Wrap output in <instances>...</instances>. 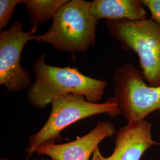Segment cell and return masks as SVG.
Masks as SVG:
<instances>
[{
    "mask_svg": "<svg viewBox=\"0 0 160 160\" xmlns=\"http://www.w3.org/2000/svg\"><path fill=\"white\" fill-rule=\"evenodd\" d=\"M68 0H22L32 23L30 32L34 34L40 25L55 16Z\"/></svg>",
    "mask_w": 160,
    "mask_h": 160,
    "instance_id": "cell-10",
    "label": "cell"
},
{
    "mask_svg": "<svg viewBox=\"0 0 160 160\" xmlns=\"http://www.w3.org/2000/svg\"><path fill=\"white\" fill-rule=\"evenodd\" d=\"M152 125L146 119L128 123L116 132L115 146L108 160H140L149 148L159 143L151 135Z\"/></svg>",
    "mask_w": 160,
    "mask_h": 160,
    "instance_id": "cell-8",
    "label": "cell"
},
{
    "mask_svg": "<svg viewBox=\"0 0 160 160\" xmlns=\"http://www.w3.org/2000/svg\"><path fill=\"white\" fill-rule=\"evenodd\" d=\"M115 133L112 123L100 121L85 135L67 143L41 146L36 153L39 156L46 155L52 160H89L100 142Z\"/></svg>",
    "mask_w": 160,
    "mask_h": 160,
    "instance_id": "cell-7",
    "label": "cell"
},
{
    "mask_svg": "<svg viewBox=\"0 0 160 160\" xmlns=\"http://www.w3.org/2000/svg\"><path fill=\"white\" fill-rule=\"evenodd\" d=\"M42 54L33 65L35 81L27 94L30 103L44 109L58 97L69 94L81 95L92 103H100L104 95L107 82L82 74L76 68L48 65Z\"/></svg>",
    "mask_w": 160,
    "mask_h": 160,
    "instance_id": "cell-1",
    "label": "cell"
},
{
    "mask_svg": "<svg viewBox=\"0 0 160 160\" xmlns=\"http://www.w3.org/2000/svg\"><path fill=\"white\" fill-rule=\"evenodd\" d=\"M22 0H1L0 1V30L7 27L16 7Z\"/></svg>",
    "mask_w": 160,
    "mask_h": 160,
    "instance_id": "cell-11",
    "label": "cell"
},
{
    "mask_svg": "<svg viewBox=\"0 0 160 160\" xmlns=\"http://www.w3.org/2000/svg\"><path fill=\"white\" fill-rule=\"evenodd\" d=\"M114 99L128 123L145 119L154 112L160 116V87L149 86L141 69L124 64L113 78Z\"/></svg>",
    "mask_w": 160,
    "mask_h": 160,
    "instance_id": "cell-5",
    "label": "cell"
},
{
    "mask_svg": "<svg viewBox=\"0 0 160 160\" xmlns=\"http://www.w3.org/2000/svg\"><path fill=\"white\" fill-rule=\"evenodd\" d=\"M91 160H108V157H105L102 154L99 147H97V148L95 149L92 154Z\"/></svg>",
    "mask_w": 160,
    "mask_h": 160,
    "instance_id": "cell-13",
    "label": "cell"
},
{
    "mask_svg": "<svg viewBox=\"0 0 160 160\" xmlns=\"http://www.w3.org/2000/svg\"><path fill=\"white\" fill-rule=\"evenodd\" d=\"M97 20L92 15L90 2L71 0L53 18L51 28L43 34L36 35L34 41L48 43L56 50L75 56L94 46L96 40Z\"/></svg>",
    "mask_w": 160,
    "mask_h": 160,
    "instance_id": "cell-2",
    "label": "cell"
},
{
    "mask_svg": "<svg viewBox=\"0 0 160 160\" xmlns=\"http://www.w3.org/2000/svg\"><path fill=\"white\" fill-rule=\"evenodd\" d=\"M151 14V18L160 25V0H141Z\"/></svg>",
    "mask_w": 160,
    "mask_h": 160,
    "instance_id": "cell-12",
    "label": "cell"
},
{
    "mask_svg": "<svg viewBox=\"0 0 160 160\" xmlns=\"http://www.w3.org/2000/svg\"><path fill=\"white\" fill-rule=\"evenodd\" d=\"M91 12L96 20H139L147 18L141 0H94L90 2Z\"/></svg>",
    "mask_w": 160,
    "mask_h": 160,
    "instance_id": "cell-9",
    "label": "cell"
},
{
    "mask_svg": "<svg viewBox=\"0 0 160 160\" xmlns=\"http://www.w3.org/2000/svg\"><path fill=\"white\" fill-rule=\"evenodd\" d=\"M35 35L24 32L20 22L14 23L0 33V84L8 92L30 88L31 77L20 62L25 45L34 40Z\"/></svg>",
    "mask_w": 160,
    "mask_h": 160,
    "instance_id": "cell-6",
    "label": "cell"
},
{
    "mask_svg": "<svg viewBox=\"0 0 160 160\" xmlns=\"http://www.w3.org/2000/svg\"><path fill=\"white\" fill-rule=\"evenodd\" d=\"M52 160L51 159H47V158H38V159H36V160Z\"/></svg>",
    "mask_w": 160,
    "mask_h": 160,
    "instance_id": "cell-14",
    "label": "cell"
},
{
    "mask_svg": "<svg viewBox=\"0 0 160 160\" xmlns=\"http://www.w3.org/2000/svg\"><path fill=\"white\" fill-rule=\"evenodd\" d=\"M105 24L123 49L137 54L147 84L160 87V25L151 18L107 20Z\"/></svg>",
    "mask_w": 160,
    "mask_h": 160,
    "instance_id": "cell-4",
    "label": "cell"
},
{
    "mask_svg": "<svg viewBox=\"0 0 160 160\" xmlns=\"http://www.w3.org/2000/svg\"><path fill=\"white\" fill-rule=\"evenodd\" d=\"M0 160H9V159H8V158H1Z\"/></svg>",
    "mask_w": 160,
    "mask_h": 160,
    "instance_id": "cell-15",
    "label": "cell"
},
{
    "mask_svg": "<svg viewBox=\"0 0 160 160\" xmlns=\"http://www.w3.org/2000/svg\"><path fill=\"white\" fill-rule=\"evenodd\" d=\"M51 112L40 130L30 136L25 149L27 160L41 146L55 143L61 132L77 122L100 114L115 117L121 114L114 97L104 103H92L78 94H69L55 98L51 103Z\"/></svg>",
    "mask_w": 160,
    "mask_h": 160,
    "instance_id": "cell-3",
    "label": "cell"
}]
</instances>
